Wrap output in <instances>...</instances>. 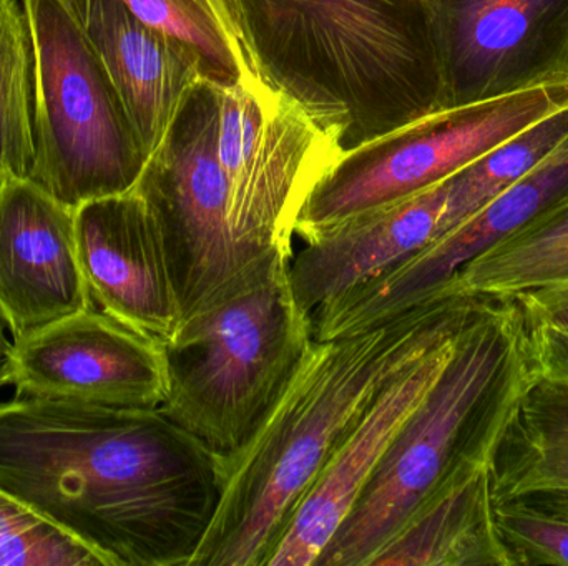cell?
<instances>
[{
	"mask_svg": "<svg viewBox=\"0 0 568 566\" xmlns=\"http://www.w3.org/2000/svg\"><path fill=\"white\" fill-rule=\"evenodd\" d=\"M568 282V198L463 266L437 295L519 296Z\"/></svg>",
	"mask_w": 568,
	"mask_h": 566,
	"instance_id": "obj_20",
	"label": "cell"
},
{
	"mask_svg": "<svg viewBox=\"0 0 568 566\" xmlns=\"http://www.w3.org/2000/svg\"><path fill=\"white\" fill-rule=\"evenodd\" d=\"M0 488L106 566H192L222 471L162 409L17 395L0 402Z\"/></svg>",
	"mask_w": 568,
	"mask_h": 566,
	"instance_id": "obj_1",
	"label": "cell"
},
{
	"mask_svg": "<svg viewBox=\"0 0 568 566\" xmlns=\"http://www.w3.org/2000/svg\"><path fill=\"white\" fill-rule=\"evenodd\" d=\"M566 105L568 80L544 83L496 99L440 106L347 150L311 193L294 236L437 185Z\"/></svg>",
	"mask_w": 568,
	"mask_h": 566,
	"instance_id": "obj_8",
	"label": "cell"
},
{
	"mask_svg": "<svg viewBox=\"0 0 568 566\" xmlns=\"http://www.w3.org/2000/svg\"><path fill=\"white\" fill-rule=\"evenodd\" d=\"M566 198L568 138L532 172L416 255L314 311V341L363 331L437 298L466 263Z\"/></svg>",
	"mask_w": 568,
	"mask_h": 566,
	"instance_id": "obj_12",
	"label": "cell"
},
{
	"mask_svg": "<svg viewBox=\"0 0 568 566\" xmlns=\"http://www.w3.org/2000/svg\"><path fill=\"white\" fill-rule=\"evenodd\" d=\"M463 329L397 375L377 395L294 508L265 566L316 565L359 501L390 442L443 374Z\"/></svg>",
	"mask_w": 568,
	"mask_h": 566,
	"instance_id": "obj_16",
	"label": "cell"
},
{
	"mask_svg": "<svg viewBox=\"0 0 568 566\" xmlns=\"http://www.w3.org/2000/svg\"><path fill=\"white\" fill-rule=\"evenodd\" d=\"M510 502H517V504L534 508V511L568 518V491L527 495V497L516 498V501Z\"/></svg>",
	"mask_w": 568,
	"mask_h": 566,
	"instance_id": "obj_28",
	"label": "cell"
},
{
	"mask_svg": "<svg viewBox=\"0 0 568 566\" xmlns=\"http://www.w3.org/2000/svg\"><path fill=\"white\" fill-rule=\"evenodd\" d=\"M3 382L26 398L160 409L169 395L165 346L87 309L13 339Z\"/></svg>",
	"mask_w": 568,
	"mask_h": 566,
	"instance_id": "obj_11",
	"label": "cell"
},
{
	"mask_svg": "<svg viewBox=\"0 0 568 566\" xmlns=\"http://www.w3.org/2000/svg\"><path fill=\"white\" fill-rule=\"evenodd\" d=\"M122 2L146 25L195 49L212 82L268 76L250 45L232 0Z\"/></svg>",
	"mask_w": 568,
	"mask_h": 566,
	"instance_id": "obj_21",
	"label": "cell"
},
{
	"mask_svg": "<svg viewBox=\"0 0 568 566\" xmlns=\"http://www.w3.org/2000/svg\"><path fill=\"white\" fill-rule=\"evenodd\" d=\"M210 83L233 236L252 255L282 248L293 256L307 198L346 155L343 132L320 122L268 76Z\"/></svg>",
	"mask_w": 568,
	"mask_h": 566,
	"instance_id": "obj_7",
	"label": "cell"
},
{
	"mask_svg": "<svg viewBox=\"0 0 568 566\" xmlns=\"http://www.w3.org/2000/svg\"><path fill=\"white\" fill-rule=\"evenodd\" d=\"M429 23L440 106L568 80V0H409Z\"/></svg>",
	"mask_w": 568,
	"mask_h": 566,
	"instance_id": "obj_10",
	"label": "cell"
},
{
	"mask_svg": "<svg viewBox=\"0 0 568 566\" xmlns=\"http://www.w3.org/2000/svg\"><path fill=\"white\" fill-rule=\"evenodd\" d=\"M75 239L95 308L165 342L182 315L159 225L136 183L77 206Z\"/></svg>",
	"mask_w": 568,
	"mask_h": 566,
	"instance_id": "obj_14",
	"label": "cell"
},
{
	"mask_svg": "<svg viewBox=\"0 0 568 566\" xmlns=\"http://www.w3.org/2000/svg\"><path fill=\"white\" fill-rule=\"evenodd\" d=\"M0 566H106L92 548L63 534L0 488Z\"/></svg>",
	"mask_w": 568,
	"mask_h": 566,
	"instance_id": "obj_24",
	"label": "cell"
},
{
	"mask_svg": "<svg viewBox=\"0 0 568 566\" xmlns=\"http://www.w3.org/2000/svg\"><path fill=\"white\" fill-rule=\"evenodd\" d=\"M77 253L75 208L30 176L0 178V322L13 339L93 309Z\"/></svg>",
	"mask_w": 568,
	"mask_h": 566,
	"instance_id": "obj_13",
	"label": "cell"
},
{
	"mask_svg": "<svg viewBox=\"0 0 568 566\" xmlns=\"http://www.w3.org/2000/svg\"><path fill=\"white\" fill-rule=\"evenodd\" d=\"M406 2H409V0H406ZM409 3H410V2H409ZM413 6H414V3H413ZM416 7H417V6H416Z\"/></svg>",
	"mask_w": 568,
	"mask_h": 566,
	"instance_id": "obj_31",
	"label": "cell"
},
{
	"mask_svg": "<svg viewBox=\"0 0 568 566\" xmlns=\"http://www.w3.org/2000/svg\"><path fill=\"white\" fill-rule=\"evenodd\" d=\"M290 261L282 248L263 253L163 342L169 395L160 409L219 457L255 435L313 344Z\"/></svg>",
	"mask_w": 568,
	"mask_h": 566,
	"instance_id": "obj_5",
	"label": "cell"
},
{
	"mask_svg": "<svg viewBox=\"0 0 568 566\" xmlns=\"http://www.w3.org/2000/svg\"><path fill=\"white\" fill-rule=\"evenodd\" d=\"M268 79L346 150L440 109L429 23L406 0H232Z\"/></svg>",
	"mask_w": 568,
	"mask_h": 566,
	"instance_id": "obj_4",
	"label": "cell"
},
{
	"mask_svg": "<svg viewBox=\"0 0 568 566\" xmlns=\"http://www.w3.org/2000/svg\"><path fill=\"white\" fill-rule=\"evenodd\" d=\"M568 138V105L537 120L450 178L440 235L532 172Z\"/></svg>",
	"mask_w": 568,
	"mask_h": 566,
	"instance_id": "obj_22",
	"label": "cell"
},
{
	"mask_svg": "<svg viewBox=\"0 0 568 566\" xmlns=\"http://www.w3.org/2000/svg\"><path fill=\"white\" fill-rule=\"evenodd\" d=\"M529 328L540 378L568 385V329L532 322Z\"/></svg>",
	"mask_w": 568,
	"mask_h": 566,
	"instance_id": "obj_26",
	"label": "cell"
},
{
	"mask_svg": "<svg viewBox=\"0 0 568 566\" xmlns=\"http://www.w3.org/2000/svg\"><path fill=\"white\" fill-rule=\"evenodd\" d=\"M369 566H513L497 527L490 467L460 475L424 502Z\"/></svg>",
	"mask_w": 568,
	"mask_h": 566,
	"instance_id": "obj_18",
	"label": "cell"
},
{
	"mask_svg": "<svg viewBox=\"0 0 568 566\" xmlns=\"http://www.w3.org/2000/svg\"><path fill=\"white\" fill-rule=\"evenodd\" d=\"M33 53L30 178L65 205L135 186L145 159L65 0H20Z\"/></svg>",
	"mask_w": 568,
	"mask_h": 566,
	"instance_id": "obj_6",
	"label": "cell"
},
{
	"mask_svg": "<svg viewBox=\"0 0 568 566\" xmlns=\"http://www.w3.org/2000/svg\"><path fill=\"white\" fill-rule=\"evenodd\" d=\"M496 505L568 491V385L539 378L527 391L490 464Z\"/></svg>",
	"mask_w": 568,
	"mask_h": 566,
	"instance_id": "obj_19",
	"label": "cell"
},
{
	"mask_svg": "<svg viewBox=\"0 0 568 566\" xmlns=\"http://www.w3.org/2000/svg\"><path fill=\"white\" fill-rule=\"evenodd\" d=\"M539 378L519 298L483 296L443 374L404 422L314 566H369L424 502L460 475L490 467Z\"/></svg>",
	"mask_w": 568,
	"mask_h": 566,
	"instance_id": "obj_3",
	"label": "cell"
},
{
	"mask_svg": "<svg viewBox=\"0 0 568 566\" xmlns=\"http://www.w3.org/2000/svg\"><path fill=\"white\" fill-rule=\"evenodd\" d=\"M450 178L297 236L304 246L291 256L290 279L301 308L313 315L437 238Z\"/></svg>",
	"mask_w": 568,
	"mask_h": 566,
	"instance_id": "obj_17",
	"label": "cell"
},
{
	"mask_svg": "<svg viewBox=\"0 0 568 566\" xmlns=\"http://www.w3.org/2000/svg\"><path fill=\"white\" fill-rule=\"evenodd\" d=\"M33 53L20 0H0V169L29 176L32 140Z\"/></svg>",
	"mask_w": 568,
	"mask_h": 566,
	"instance_id": "obj_23",
	"label": "cell"
},
{
	"mask_svg": "<svg viewBox=\"0 0 568 566\" xmlns=\"http://www.w3.org/2000/svg\"><path fill=\"white\" fill-rule=\"evenodd\" d=\"M2 175H3L2 169H0V178H2Z\"/></svg>",
	"mask_w": 568,
	"mask_h": 566,
	"instance_id": "obj_30",
	"label": "cell"
},
{
	"mask_svg": "<svg viewBox=\"0 0 568 566\" xmlns=\"http://www.w3.org/2000/svg\"><path fill=\"white\" fill-rule=\"evenodd\" d=\"M496 518L513 566H568V518L517 502L496 505Z\"/></svg>",
	"mask_w": 568,
	"mask_h": 566,
	"instance_id": "obj_25",
	"label": "cell"
},
{
	"mask_svg": "<svg viewBox=\"0 0 568 566\" xmlns=\"http://www.w3.org/2000/svg\"><path fill=\"white\" fill-rule=\"evenodd\" d=\"M99 59L145 163L209 79L192 47L152 29L122 0H65Z\"/></svg>",
	"mask_w": 568,
	"mask_h": 566,
	"instance_id": "obj_15",
	"label": "cell"
},
{
	"mask_svg": "<svg viewBox=\"0 0 568 566\" xmlns=\"http://www.w3.org/2000/svg\"><path fill=\"white\" fill-rule=\"evenodd\" d=\"M7 349H9V342H7L2 326H0V388L6 385V382H3V361H6Z\"/></svg>",
	"mask_w": 568,
	"mask_h": 566,
	"instance_id": "obj_29",
	"label": "cell"
},
{
	"mask_svg": "<svg viewBox=\"0 0 568 566\" xmlns=\"http://www.w3.org/2000/svg\"><path fill=\"white\" fill-rule=\"evenodd\" d=\"M216 128L219 105L206 80L136 182L159 225L182 319L219 298L263 255L233 236Z\"/></svg>",
	"mask_w": 568,
	"mask_h": 566,
	"instance_id": "obj_9",
	"label": "cell"
},
{
	"mask_svg": "<svg viewBox=\"0 0 568 566\" xmlns=\"http://www.w3.org/2000/svg\"><path fill=\"white\" fill-rule=\"evenodd\" d=\"M532 325L568 329V282L517 296Z\"/></svg>",
	"mask_w": 568,
	"mask_h": 566,
	"instance_id": "obj_27",
	"label": "cell"
},
{
	"mask_svg": "<svg viewBox=\"0 0 568 566\" xmlns=\"http://www.w3.org/2000/svg\"><path fill=\"white\" fill-rule=\"evenodd\" d=\"M483 296L429 299L363 331L313 341L282 398L235 454L192 566H265L294 508L387 384L447 339Z\"/></svg>",
	"mask_w": 568,
	"mask_h": 566,
	"instance_id": "obj_2",
	"label": "cell"
}]
</instances>
